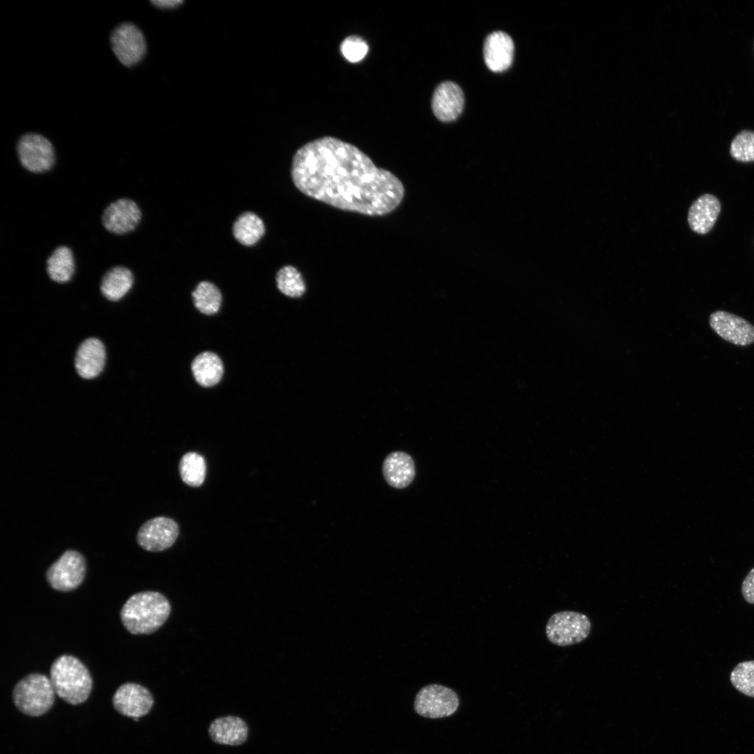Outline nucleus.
<instances>
[{
	"mask_svg": "<svg viewBox=\"0 0 754 754\" xmlns=\"http://www.w3.org/2000/svg\"><path fill=\"white\" fill-rule=\"evenodd\" d=\"M17 154L22 167L33 173L49 171L55 163L52 144L38 133H29L21 136L17 143Z\"/></svg>",
	"mask_w": 754,
	"mask_h": 754,
	"instance_id": "nucleus-6",
	"label": "nucleus"
},
{
	"mask_svg": "<svg viewBox=\"0 0 754 754\" xmlns=\"http://www.w3.org/2000/svg\"><path fill=\"white\" fill-rule=\"evenodd\" d=\"M265 227L263 220L255 213L242 214L232 226V234L237 242L244 246L256 244L263 236Z\"/></svg>",
	"mask_w": 754,
	"mask_h": 754,
	"instance_id": "nucleus-23",
	"label": "nucleus"
},
{
	"mask_svg": "<svg viewBox=\"0 0 754 754\" xmlns=\"http://www.w3.org/2000/svg\"><path fill=\"white\" fill-rule=\"evenodd\" d=\"M179 471L183 482L191 487L200 486L206 475V463L199 454L189 452L179 461Z\"/></svg>",
	"mask_w": 754,
	"mask_h": 754,
	"instance_id": "nucleus-25",
	"label": "nucleus"
},
{
	"mask_svg": "<svg viewBox=\"0 0 754 754\" xmlns=\"http://www.w3.org/2000/svg\"><path fill=\"white\" fill-rule=\"evenodd\" d=\"M464 104V94L454 82L446 81L435 89L431 101L434 115L442 121L456 119L461 113Z\"/></svg>",
	"mask_w": 754,
	"mask_h": 754,
	"instance_id": "nucleus-14",
	"label": "nucleus"
},
{
	"mask_svg": "<svg viewBox=\"0 0 754 754\" xmlns=\"http://www.w3.org/2000/svg\"><path fill=\"white\" fill-rule=\"evenodd\" d=\"M591 623L584 614L575 611H561L549 619L545 633L552 644L567 646L579 644L590 634Z\"/></svg>",
	"mask_w": 754,
	"mask_h": 754,
	"instance_id": "nucleus-5",
	"label": "nucleus"
},
{
	"mask_svg": "<svg viewBox=\"0 0 754 754\" xmlns=\"http://www.w3.org/2000/svg\"><path fill=\"white\" fill-rule=\"evenodd\" d=\"M112 50L118 60L125 66L138 64L145 54L146 43L143 34L134 24L124 22L112 32Z\"/></svg>",
	"mask_w": 754,
	"mask_h": 754,
	"instance_id": "nucleus-9",
	"label": "nucleus"
},
{
	"mask_svg": "<svg viewBox=\"0 0 754 754\" xmlns=\"http://www.w3.org/2000/svg\"><path fill=\"white\" fill-rule=\"evenodd\" d=\"M208 732L214 742L230 746H239L246 741L249 728L239 717L227 716L214 719L209 725Z\"/></svg>",
	"mask_w": 754,
	"mask_h": 754,
	"instance_id": "nucleus-19",
	"label": "nucleus"
},
{
	"mask_svg": "<svg viewBox=\"0 0 754 754\" xmlns=\"http://www.w3.org/2000/svg\"><path fill=\"white\" fill-rule=\"evenodd\" d=\"M179 535L176 522L165 517H156L145 522L137 533V542L144 549L161 552L170 547Z\"/></svg>",
	"mask_w": 754,
	"mask_h": 754,
	"instance_id": "nucleus-10",
	"label": "nucleus"
},
{
	"mask_svg": "<svg viewBox=\"0 0 754 754\" xmlns=\"http://www.w3.org/2000/svg\"><path fill=\"white\" fill-rule=\"evenodd\" d=\"M105 357L103 343L96 338H89L77 349L75 358V369L84 379L94 378L103 371Z\"/></svg>",
	"mask_w": 754,
	"mask_h": 754,
	"instance_id": "nucleus-16",
	"label": "nucleus"
},
{
	"mask_svg": "<svg viewBox=\"0 0 754 754\" xmlns=\"http://www.w3.org/2000/svg\"><path fill=\"white\" fill-rule=\"evenodd\" d=\"M182 2H183L182 1H171V0H168V1H151V3L154 6H156L157 7H159V8H174V7L177 6L178 5H179Z\"/></svg>",
	"mask_w": 754,
	"mask_h": 754,
	"instance_id": "nucleus-31",
	"label": "nucleus"
},
{
	"mask_svg": "<svg viewBox=\"0 0 754 754\" xmlns=\"http://www.w3.org/2000/svg\"><path fill=\"white\" fill-rule=\"evenodd\" d=\"M133 281V274L128 267L117 265L108 269L103 276L101 291L108 300L117 301L130 290Z\"/></svg>",
	"mask_w": 754,
	"mask_h": 754,
	"instance_id": "nucleus-21",
	"label": "nucleus"
},
{
	"mask_svg": "<svg viewBox=\"0 0 754 754\" xmlns=\"http://www.w3.org/2000/svg\"><path fill=\"white\" fill-rule=\"evenodd\" d=\"M514 43L511 37L503 31H494L487 36L483 55L486 66L494 72H502L512 64Z\"/></svg>",
	"mask_w": 754,
	"mask_h": 754,
	"instance_id": "nucleus-15",
	"label": "nucleus"
},
{
	"mask_svg": "<svg viewBox=\"0 0 754 754\" xmlns=\"http://www.w3.org/2000/svg\"><path fill=\"white\" fill-rule=\"evenodd\" d=\"M112 704L117 712L134 719L144 716L150 711L154 698L145 687L135 683H125L114 693Z\"/></svg>",
	"mask_w": 754,
	"mask_h": 754,
	"instance_id": "nucleus-13",
	"label": "nucleus"
},
{
	"mask_svg": "<svg viewBox=\"0 0 754 754\" xmlns=\"http://www.w3.org/2000/svg\"><path fill=\"white\" fill-rule=\"evenodd\" d=\"M276 283L281 293L293 298L301 297L306 290L301 273L292 265L283 266L277 272Z\"/></svg>",
	"mask_w": 754,
	"mask_h": 754,
	"instance_id": "nucleus-26",
	"label": "nucleus"
},
{
	"mask_svg": "<svg viewBox=\"0 0 754 754\" xmlns=\"http://www.w3.org/2000/svg\"><path fill=\"white\" fill-rule=\"evenodd\" d=\"M191 372L200 386L212 387L219 383L223 376V362L216 353L205 350L193 358Z\"/></svg>",
	"mask_w": 754,
	"mask_h": 754,
	"instance_id": "nucleus-20",
	"label": "nucleus"
},
{
	"mask_svg": "<svg viewBox=\"0 0 754 754\" xmlns=\"http://www.w3.org/2000/svg\"><path fill=\"white\" fill-rule=\"evenodd\" d=\"M191 297L195 308L205 316L217 313L223 300L219 288L208 281L198 283L191 293Z\"/></svg>",
	"mask_w": 754,
	"mask_h": 754,
	"instance_id": "nucleus-24",
	"label": "nucleus"
},
{
	"mask_svg": "<svg viewBox=\"0 0 754 754\" xmlns=\"http://www.w3.org/2000/svg\"><path fill=\"white\" fill-rule=\"evenodd\" d=\"M718 199L711 194L700 196L690 206L688 214V222L690 229L696 233L704 235L714 227L720 212Z\"/></svg>",
	"mask_w": 754,
	"mask_h": 754,
	"instance_id": "nucleus-18",
	"label": "nucleus"
},
{
	"mask_svg": "<svg viewBox=\"0 0 754 754\" xmlns=\"http://www.w3.org/2000/svg\"><path fill=\"white\" fill-rule=\"evenodd\" d=\"M46 271L50 279L55 282L69 281L75 272L72 250L64 245L57 246L47 259Z\"/></svg>",
	"mask_w": 754,
	"mask_h": 754,
	"instance_id": "nucleus-22",
	"label": "nucleus"
},
{
	"mask_svg": "<svg viewBox=\"0 0 754 754\" xmlns=\"http://www.w3.org/2000/svg\"><path fill=\"white\" fill-rule=\"evenodd\" d=\"M730 155L737 161L741 162L754 161V131L744 130L732 140Z\"/></svg>",
	"mask_w": 754,
	"mask_h": 754,
	"instance_id": "nucleus-28",
	"label": "nucleus"
},
{
	"mask_svg": "<svg viewBox=\"0 0 754 754\" xmlns=\"http://www.w3.org/2000/svg\"><path fill=\"white\" fill-rule=\"evenodd\" d=\"M141 218L142 212L138 204L130 198H121L105 207L101 221L110 232L124 235L134 230Z\"/></svg>",
	"mask_w": 754,
	"mask_h": 754,
	"instance_id": "nucleus-12",
	"label": "nucleus"
},
{
	"mask_svg": "<svg viewBox=\"0 0 754 754\" xmlns=\"http://www.w3.org/2000/svg\"><path fill=\"white\" fill-rule=\"evenodd\" d=\"M167 598L156 591L131 596L123 605L120 617L125 628L134 635L151 634L161 628L170 613Z\"/></svg>",
	"mask_w": 754,
	"mask_h": 754,
	"instance_id": "nucleus-2",
	"label": "nucleus"
},
{
	"mask_svg": "<svg viewBox=\"0 0 754 754\" xmlns=\"http://www.w3.org/2000/svg\"><path fill=\"white\" fill-rule=\"evenodd\" d=\"M290 175L304 195L337 209L379 216L394 211L405 188L355 145L331 136L316 139L294 154Z\"/></svg>",
	"mask_w": 754,
	"mask_h": 754,
	"instance_id": "nucleus-1",
	"label": "nucleus"
},
{
	"mask_svg": "<svg viewBox=\"0 0 754 754\" xmlns=\"http://www.w3.org/2000/svg\"><path fill=\"white\" fill-rule=\"evenodd\" d=\"M711 328L723 339L737 346H746L754 342V326L734 313L718 310L709 316Z\"/></svg>",
	"mask_w": 754,
	"mask_h": 754,
	"instance_id": "nucleus-11",
	"label": "nucleus"
},
{
	"mask_svg": "<svg viewBox=\"0 0 754 754\" xmlns=\"http://www.w3.org/2000/svg\"><path fill=\"white\" fill-rule=\"evenodd\" d=\"M55 694L50 678L33 673L22 678L15 686L13 700L22 713L30 716H40L51 709Z\"/></svg>",
	"mask_w": 754,
	"mask_h": 754,
	"instance_id": "nucleus-4",
	"label": "nucleus"
},
{
	"mask_svg": "<svg viewBox=\"0 0 754 754\" xmlns=\"http://www.w3.org/2000/svg\"><path fill=\"white\" fill-rule=\"evenodd\" d=\"M459 704V697L452 689L439 684H429L417 693L414 708L423 717L439 718L452 715Z\"/></svg>",
	"mask_w": 754,
	"mask_h": 754,
	"instance_id": "nucleus-7",
	"label": "nucleus"
},
{
	"mask_svg": "<svg viewBox=\"0 0 754 754\" xmlns=\"http://www.w3.org/2000/svg\"><path fill=\"white\" fill-rule=\"evenodd\" d=\"M382 471L387 483L396 489H403L408 486L415 475L413 458L401 451L390 453L383 461Z\"/></svg>",
	"mask_w": 754,
	"mask_h": 754,
	"instance_id": "nucleus-17",
	"label": "nucleus"
},
{
	"mask_svg": "<svg viewBox=\"0 0 754 754\" xmlns=\"http://www.w3.org/2000/svg\"><path fill=\"white\" fill-rule=\"evenodd\" d=\"M50 681L55 693L65 702L76 705L84 702L92 688L87 667L76 657L62 655L50 668Z\"/></svg>",
	"mask_w": 754,
	"mask_h": 754,
	"instance_id": "nucleus-3",
	"label": "nucleus"
},
{
	"mask_svg": "<svg viewBox=\"0 0 754 754\" xmlns=\"http://www.w3.org/2000/svg\"><path fill=\"white\" fill-rule=\"evenodd\" d=\"M341 52L348 61L353 63L358 62L368 52V45L361 38L350 36L341 43Z\"/></svg>",
	"mask_w": 754,
	"mask_h": 754,
	"instance_id": "nucleus-29",
	"label": "nucleus"
},
{
	"mask_svg": "<svg viewBox=\"0 0 754 754\" xmlns=\"http://www.w3.org/2000/svg\"><path fill=\"white\" fill-rule=\"evenodd\" d=\"M741 593L747 603L754 604V568L748 572L742 582Z\"/></svg>",
	"mask_w": 754,
	"mask_h": 754,
	"instance_id": "nucleus-30",
	"label": "nucleus"
},
{
	"mask_svg": "<svg viewBox=\"0 0 754 754\" xmlns=\"http://www.w3.org/2000/svg\"><path fill=\"white\" fill-rule=\"evenodd\" d=\"M86 572V561L80 552L68 549L47 569L46 579L52 588L70 591L82 582Z\"/></svg>",
	"mask_w": 754,
	"mask_h": 754,
	"instance_id": "nucleus-8",
	"label": "nucleus"
},
{
	"mask_svg": "<svg viewBox=\"0 0 754 754\" xmlns=\"http://www.w3.org/2000/svg\"><path fill=\"white\" fill-rule=\"evenodd\" d=\"M730 681L740 693L754 697V660L738 663L730 674Z\"/></svg>",
	"mask_w": 754,
	"mask_h": 754,
	"instance_id": "nucleus-27",
	"label": "nucleus"
}]
</instances>
